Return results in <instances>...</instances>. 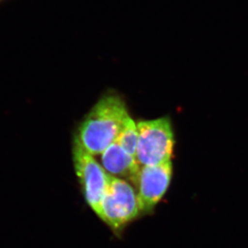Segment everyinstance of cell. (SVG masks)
<instances>
[{
    "instance_id": "3957f363",
    "label": "cell",
    "mask_w": 248,
    "mask_h": 248,
    "mask_svg": "<svg viewBox=\"0 0 248 248\" xmlns=\"http://www.w3.org/2000/svg\"><path fill=\"white\" fill-rule=\"evenodd\" d=\"M141 212L136 189L128 181L109 176L98 217L110 227L118 229L133 221Z\"/></svg>"
},
{
    "instance_id": "277c9868",
    "label": "cell",
    "mask_w": 248,
    "mask_h": 248,
    "mask_svg": "<svg viewBox=\"0 0 248 248\" xmlns=\"http://www.w3.org/2000/svg\"><path fill=\"white\" fill-rule=\"evenodd\" d=\"M73 161L86 201L99 216L100 205L106 192L109 175L94 158V155L85 150L76 139H74L73 144Z\"/></svg>"
},
{
    "instance_id": "7a4b0ae2",
    "label": "cell",
    "mask_w": 248,
    "mask_h": 248,
    "mask_svg": "<svg viewBox=\"0 0 248 248\" xmlns=\"http://www.w3.org/2000/svg\"><path fill=\"white\" fill-rule=\"evenodd\" d=\"M137 125L138 142L135 158L140 167L171 161L174 133L169 118L142 121Z\"/></svg>"
},
{
    "instance_id": "8992f818",
    "label": "cell",
    "mask_w": 248,
    "mask_h": 248,
    "mask_svg": "<svg viewBox=\"0 0 248 248\" xmlns=\"http://www.w3.org/2000/svg\"><path fill=\"white\" fill-rule=\"evenodd\" d=\"M100 164L108 175L126 181L130 180L133 184L140 169L136 158L124 151L116 142L100 155Z\"/></svg>"
},
{
    "instance_id": "52a82bcc",
    "label": "cell",
    "mask_w": 248,
    "mask_h": 248,
    "mask_svg": "<svg viewBox=\"0 0 248 248\" xmlns=\"http://www.w3.org/2000/svg\"><path fill=\"white\" fill-rule=\"evenodd\" d=\"M138 142V132L137 125L133 122V119L130 118L125 124L124 129L119 134L116 142L126 151L129 155L135 157L136 155V148Z\"/></svg>"
},
{
    "instance_id": "5b68a950",
    "label": "cell",
    "mask_w": 248,
    "mask_h": 248,
    "mask_svg": "<svg viewBox=\"0 0 248 248\" xmlns=\"http://www.w3.org/2000/svg\"><path fill=\"white\" fill-rule=\"evenodd\" d=\"M172 177L171 161L140 167L134 186L140 200L142 212H149L166 194Z\"/></svg>"
},
{
    "instance_id": "ba28073f",
    "label": "cell",
    "mask_w": 248,
    "mask_h": 248,
    "mask_svg": "<svg viewBox=\"0 0 248 248\" xmlns=\"http://www.w3.org/2000/svg\"><path fill=\"white\" fill-rule=\"evenodd\" d=\"M1 1H3V0H0V2H1Z\"/></svg>"
},
{
    "instance_id": "6da1fadb",
    "label": "cell",
    "mask_w": 248,
    "mask_h": 248,
    "mask_svg": "<svg viewBox=\"0 0 248 248\" xmlns=\"http://www.w3.org/2000/svg\"><path fill=\"white\" fill-rule=\"evenodd\" d=\"M130 118L124 99L117 94H106L85 117L75 139L92 155H100L116 142Z\"/></svg>"
}]
</instances>
